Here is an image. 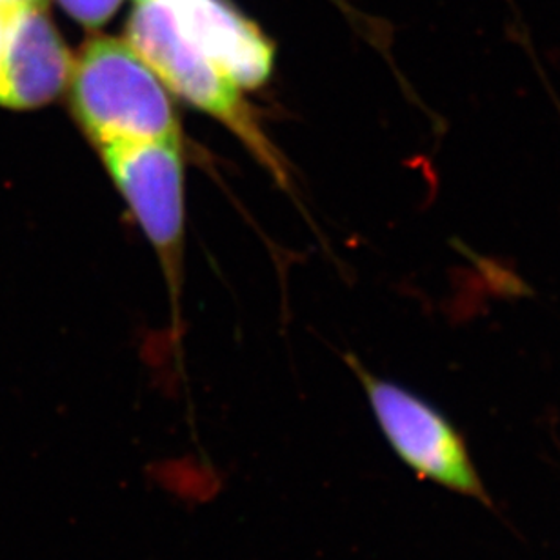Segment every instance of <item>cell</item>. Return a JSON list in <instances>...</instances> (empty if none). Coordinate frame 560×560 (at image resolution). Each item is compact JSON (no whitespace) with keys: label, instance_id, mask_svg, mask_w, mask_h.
I'll list each match as a JSON object with an SVG mask.
<instances>
[{"label":"cell","instance_id":"3957f363","mask_svg":"<svg viewBox=\"0 0 560 560\" xmlns=\"http://www.w3.org/2000/svg\"><path fill=\"white\" fill-rule=\"evenodd\" d=\"M348 364L366 389L384 439L413 471L464 495L488 502L485 486L455 428L410 389L368 372L355 357Z\"/></svg>","mask_w":560,"mask_h":560},{"label":"cell","instance_id":"5b68a950","mask_svg":"<svg viewBox=\"0 0 560 560\" xmlns=\"http://www.w3.org/2000/svg\"><path fill=\"white\" fill-rule=\"evenodd\" d=\"M73 57L44 8L30 0L16 8L0 49V106L40 108L70 82Z\"/></svg>","mask_w":560,"mask_h":560},{"label":"cell","instance_id":"9c48e42d","mask_svg":"<svg viewBox=\"0 0 560 560\" xmlns=\"http://www.w3.org/2000/svg\"><path fill=\"white\" fill-rule=\"evenodd\" d=\"M27 0H0V5H16L24 4Z\"/></svg>","mask_w":560,"mask_h":560},{"label":"cell","instance_id":"52a82bcc","mask_svg":"<svg viewBox=\"0 0 560 560\" xmlns=\"http://www.w3.org/2000/svg\"><path fill=\"white\" fill-rule=\"evenodd\" d=\"M68 15L84 26H101L114 16L122 0H59Z\"/></svg>","mask_w":560,"mask_h":560},{"label":"cell","instance_id":"7a4b0ae2","mask_svg":"<svg viewBox=\"0 0 560 560\" xmlns=\"http://www.w3.org/2000/svg\"><path fill=\"white\" fill-rule=\"evenodd\" d=\"M128 43L164 86L230 126L271 167H279L265 136L249 115L237 84L202 54L178 26L172 11L155 0H137L128 22Z\"/></svg>","mask_w":560,"mask_h":560},{"label":"cell","instance_id":"ba28073f","mask_svg":"<svg viewBox=\"0 0 560 560\" xmlns=\"http://www.w3.org/2000/svg\"><path fill=\"white\" fill-rule=\"evenodd\" d=\"M22 4L16 5H0V49H2V43H4L5 27H8V22H10L11 15L15 13L16 8Z\"/></svg>","mask_w":560,"mask_h":560},{"label":"cell","instance_id":"6da1fadb","mask_svg":"<svg viewBox=\"0 0 560 560\" xmlns=\"http://www.w3.org/2000/svg\"><path fill=\"white\" fill-rule=\"evenodd\" d=\"M71 104L98 145L117 140H177L166 88L128 40L95 37L73 59Z\"/></svg>","mask_w":560,"mask_h":560},{"label":"cell","instance_id":"8992f818","mask_svg":"<svg viewBox=\"0 0 560 560\" xmlns=\"http://www.w3.org/2000/svg\"><path fill=\"white\" fill-rule=\"evenodd\" d=\"M172 11L184 35L237 86L257 88L270 75L273 46L226 0H155Z\"/></svg>","mask_w":560,"mask_h":560},{"label":"cell","instance_id":"277c9868","mask_svg":"<svg viewBox=\"0 0 560 560\" xmlns=\"http://www.w3.org/2000/svg\"><path fill=\"white\" fill-rule=\"evenodd\" d=\"M101 148L133 215L172 270L177 266L184 222L177 140H117Z\"/></svg>","mask_w":560,"mask_h":560}]
</instances>
